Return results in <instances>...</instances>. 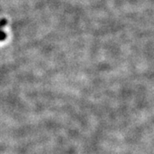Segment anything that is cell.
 Wrapping results in <instances>:
<instances>
[{"label":"cell","instance_id":"1","mask_svg":"<svg viewBox=\"0 0 154 154\" xmlns=\"http://www.w3.org/2000/svg\"><path fill=\"white\" fill-rule=\"evenodd\" d=\"M5 38V34L3 32H0V40H3Z\"/></svg>","mask_w":154,"mask_h":154}]
</instances>
